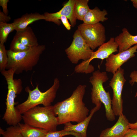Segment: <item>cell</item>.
Returning a JSON list of instances; mask_svg holds the SVG:
<instances>
[{
    "mask_svg": "<svg viewBox=\"0 0 137 137\" xmlns=\"http://www.w3.org/2000/svg\"><path fill=\"white\" fill-rule=\"evenodd\" d=\"M86 87L79 85L69 97L53 106L58 125L71 122L78 123L88 116L89 110L83 101Z\"/></svg>",
    "mask_w": 137,
    "mask_h": 137,
    "instance_id": "6da1fadb",
    "label": "cell"
},
{
    "mask_svg": "<svg viewBox=\"0 0 137 137\" xmlns=\"http://www.w3.org/2000/svg\"><path fill=\"white\" fill-rule=\"evenodd\" d=\"M1 73L7 81L8 90L6 108L3 119L10 126L17 125L22 119V115L15 106L14 101L16 95L22 91V81L20 79H14V71L13 69L5 70Z\"/></svg>",
    "mask_w": 137,
    "mask_h": 137,
    "instance_id": "7a4b0ae2",
    "label": "cell"
},
{
    "mask_svg": "<svg viewBox=\"0 0 137 137\" xmlns=\"http://www.w3.org/2000/svg\"><path fill=\"white\" fill-rule=\"evenodd\" d=\"M44 45L30 47L26 51L14 53L7 50L8 62L6 69H13L14 74H19L23 71H31L38 63L41 55L45 50Z\"/></svg>",
    "mask_w": 137,
    "mask_h": 137,
    "instance_id": "3957f363",
    "label": "cell"
},
{
    "mask_svg": "<svg viewBox=\"0 0 137 137\" xmlns=\"http://www.w3.org/2000/svg\"><path fill=\"white\" fill-rule=\"evenodd\" d=\"M24 123L49 131H57L58 119L53 106H36L22 114Z\"/></svg>",
    "mask_w": 137,
    "mask_h": 137,
    "instance_id": "277c9868",
    "label": "cell"
},
{
    "mask_svg": "<svg viewBox=\"0 0 137 137\" xmlns=\"http://www.w3.org/2000/svg\"><path fill=\"white\" fill-rule=\"evenodd\" d=\"M108 79L106 72L98 70L93 72L89 82L92 85L91 92L92 103L96 106L103 104L106 117L108 120L112 121L115 120V116L112 109V99L110 92H106L103 86V83Z\"/></svg>",
    "mask_w": 137,
    "mask_h": 137,
    "instance_id": "5b68a950",
    "label": "cell"
},
{
    "mask_svg": "<svg viewBox=\"0 0 137 137\" xmlns=\"http://www.w3.org/2000/svg\"><path fill=\"white\" fill-rule=\"evenodd\" d=\"M38 85L37 84L36 88L32 90L28 86L25 88V91L28 94V97L26 101L16 107L21 114L39 105L42 104L44 106L51 105L52 103L56 97L60 85V81L58 78H55L53 85L44 92L39 90Z\"/></svg>",
    "mask_w": 137,
    "mask_h": 137,
    "instance_id": "8992f818",
    "label": "cell"
},
{
    "mask_svg": "<svg viewBox=\"0 0 137 137\" xmlns=\"http://www.w3.org/2000/svg\"><path fill=\"white\" fill-rule=\"evenodd\" d=\"M118 45L115 41L114 38L111 37L109 40L99 46L98 49L92 54L90 58L87 61H83L75 67L76 73L87 74L94 71V68L90 64L91 61L95 59L103 60L106 59L111 54L118 52Z\"/></svg>",
    "mask_w": 137,
    "mask_h": 137,
    "instance_id": "52a82bcc",
    "label": "cell"
},
{
    "mask_svg": "<svg viewBox=\"0 0 137 137\" xmlns=\"http://www.w3.org/2000/svg\"><path fill=\"white\" fill-rule=\"evenodd\" d=\"M73 37L71 44L65 50L70 61L72 63L77 64L80 60H89L94 51L87 44L78 29Z\"/></svg>",
    "mask_w": 137,
    "mask_h": 137,
    "instance_id": "ba28073f",
    "label": "cell"
},
{
    "mask_svg": "<svg viewBox=\"0 0 137 137\" xmlns=\"http://www.w3.org/2000/svg\"><path fill=\"white\" fill-rule=\"evenodd\" d=\"M78 29L92 50L105 43L106 40L105 28L100 23L91 25L83 23L78 26Z\"/></svg>",
    "mask_w": 137,
    "mask_h": 137,
    "instance_id": "9c48e42d",
    "label": "cell"
},
{
    "mask_svg": "<svg viewBox=\"0 0 137 137\" xmlns=\"http://www.w3.org/2000/svg\"><path fill=\"white\" fill-rule=\"evenodd\" d=\"M124 70L121 67L113 75L109 84L113 91L111 101L112 110L115 115L119 116L123 114V100L122 93L126 81L124 77Z\"/></svg>",
    "mask_w": 137,
    "mask_h": 137,
    "instance_id": "30bf717a",
    "label": "cell"
},
{
    "mask_svg": "<svg viewBox=\"0 0 137 137\" xmlns=\"http://www.w3.org/2000/svg\"><path fill=\"white\" fill-rule=\"evenodd\" d=\"M137 52V44L116 54H112L106 59V71L113 75L124 63L135 57V54Z\"/></svg>",
    "mask_w": 137,
    "mask_h": 137,
    "instance_id": "8fae6325",
    "label": "cell"
},
{
    "mask_svg": "<svg viewBox=\"0 0 137 137\" xmlns=\"http://www.w3.org/2000/svg\"><path fill=\"white\" fill-rule=\"evenodd\" d=\"M75 0H69L63 5L62 8L59 11L54 13L45 12L44 15L46 19L45 20L52 22L58 25L61 24L59 21L62 16H65L70 22L71 26L74 27L76 23V19L74 13V6Z\"/></svg>",
    "mask_w": 137,
    "mask_h": 137,
    "instance_id": "7c38bea8",
    "label": "cell"
},
{
    "mask_svg": "<svg viewBox=\"0 0 137 137\" xmlns=\"http://www.w3.org/2000/svg\"><path fill=\"white\" fill-rule=\"evenodd\" d=\"M118 120L111 127L102 130L99 137H122L129 129V123L123 114L120 115Z\"/></svg>",
    "mask_w": 137,
    "mask_h": 137,
    "instance_id": "4fadbf2b",
    "label": "cell"
},
{
    "mask_svg": "<svg viewBox=\"0 0 137 137\" xmlns=\"http://www.w3.org/2000/svg\"><path fill=\"white\" fill-rule=\"evenodd\" d=\"M101 104L96 106L92 109L90 114L84 120L76 125L68 122L65 124L64 129L67 131H73L80 134L81 137H87V128L92 116L94 113L100 108Z\"/></svg>",
    "mask_w": 137,
    "mask_h": 137,
    "instance_id": "5bb4252c",
    "label": "cell"
},
{
    "mask_svg": "<svg viewBox=\"0 0 137 137\" xmlns=\"http://www.w3.org/2000/svg\"><path fill=\"white\" fill-rule=\"evenodd\" d=\"M45 19L46 18L44 14H41L37 12L26 13L20 18L15 19L12 23L15 30L17 31L24 30L29 24L36 21Z\"/></svg>",
    "mask_w": 137,
    "mask_h": 137,
    "instance_id": "9a60e30c",
    "label": "cell"
},
{
    "mask_svg": "<svg viewBox=\"0 0 137 137\" xmlns=\"http://www.w3.org/2000/svg\"><path fill=\"white\" fill-rule=\"evenodd\" d=\"M122 32L114 38L118 45L119 52L126 50L134 45L137 44V35H131L128 29L123 28Z\"/></svg>",
    "mask_w": 137,
    "mask_h": 137,
    "instance_id": "2e32d148",
    "label": "cell"
},
{
    "mask_svg": "<svg viewBox=\"0 0 137 137\" xmlns=\"http://www.w3.org/2000/svg\"><path fill=\"white\" fill-rule=\"evenodd\" d=\"M13 38L29 47L39 45L38 40L31 28L29 26L23 30L16 31Z\"/></svg>",
    "mask_w": 137,
    "mask_h": 137,
    "instance_id": "e0dca14e",
    "label": "cell"
},
{
    "mask_svg": "<svg viewBox=\"0 0 137 137\" xmlns=\"http://www.w3.org/2000/svg\"><path fill=\"white\" fill-rule=\"evenodd\" d=\"M108 14L107 11L104 9L101 10L97 7L90 9L84 17L83 20V23L87 24H94L104 22L108 20L106 17Z\"/></svg>",
    "mask_w": 137,
    "mask_h": 137,
    "instance_id": "ac0fdd59",
    "label": "cell"
},
{
    "mask_svg": "<svg viewBox=\"0 0 137 137\" xmlns=\"http://www.w3.org/2000/svg\"><path fill=\"white\" fill-rule=\"evenodd\" d=\"M18 125L24 137H45L48 132L45 130L34 127L25 123H20Z\"/></svg>",
    "mask_w": 137,
    "mask_h": 137,
    "instance_id": "d6986e66",
    "label": "cell"
},
{
    "mask_svg": "<svg viewBox=\"0 0 137 137\" xmlns=\"http://www.w3.org/2000/svg\"><path fill=\"white\" fill-rule=\"evenodd\" d=\"M89 0H75L74 8L75 16L77 19L82 21L90 9L88 5Z\"/></svg>",
    "mask_w": 137,
    "mask_h": 137,
    "instance_id": "ffe728a7",
    "label": "cell"
},
{
    "mask_svg": "<svg viewBox=\"0 0 137 137\" xmlns=\"http://www.w3.org/2000/svg\"><path fill=\"white\" fill-rule=\"evenodd\" d=\"M15 30L12 23L0 22V43L4 44L9 34Z\"/></svg>",
    "mask_w": 137,
    "mask_h": 137,
    "instance_id": "44dd1931",
    "label": "cell"
},
{
    "mask_svg": "<svg viewBox=\"0 0 137 137\" xmlns=\"http://www.w3.org/2000/svg\"><path fill=\"white\" fill-rule=\"evenodd\" d=\"M0 133L2 137H24L18 125L10 126L5 130L0 128Z\"/></svg>",
    "mask_w": 137,
    "mask_h": 137,
    "instance_id": "7402d4cb",
    "label": "cell"
},
{
    "mask_svg": "<svg viewBox=\"0 0 137 137\" xmlns=\"http://www.w3.org/2000/svg\"><path fill=\"white\" fill-rule=\"evenodd\" d=\"M7 50L4 44L0 43V71L5 70L8 62Z\"/></svg>",
    "mask_w": 137,
    "mask_h": 137,
    "instance_id": "603a6c76",
    "label": "cell"
},
{
    "mask_svg": "<svg viewBox=\"0 0 137 137\" xmlns=\"http://www.w3.org/2000/svg\"><path fill=\"white\" fill-rule=\"evenodd\" d=\"M30 48L23 45L18 40L13 38L9 50L14 53H19L27 51Z\"/></svg>",
    "mask_w": 137,
    "mask_h": 137,
    "instance_id": "cb8c5ba5",
    "label": "cell"
},
{
    "mask_svg": "<svg viewBox=\"0 0 137 137\" xmlns=\"http://www.w3.org/2000/svg\"><path fill=\"white\" fill-rule=\"evenodd\" d=\"M68 135H72L75 137H81L80 134L75 132L64 129L59 131H49L45 137H63Z\"/></svg>",
    "mask_w": 137,
    "mask_h": 137,
    "instance_id": "d4e9b609",
    "label": "cell"
},
{
    "mask_svg": "<svg viewBox=\"0 0 137 137\" xmlns=\"http://www.w3.org/2000/svg\"><path fill=\"white\" fill-rule=\"evenodd\" d=\"M130 77L131 79L129 80V83L131 85L134 84L135 82L137 83V71L134 70L130 74ZM135 97L137 98V91L135 96Z\"/></svg>",
    "mask_w": 137,
    "mask_h": 137,
    "instance_id": "484cf974",
    "label": "cell"
},
{
    "mask_svg": "<svg viewBox=\"0 0 137 137\" xmlns=\"http://www.w3.org/2000/svg\"><path fill=\"white\" fill-rule=\"evenodd\" d=\"M122 137H137V128H129Z\"/></svg>",
    "mask_w": 137,
    "mask_h": 137,
    "instance_id": "4316f807",
    "label": "cell"
},
{
    "mask_svg": "<svg viewBox=\"0 0 137 137\" xmlns=\"http://www.w3.org/2000/svg\"><path fill=\"white\" fill-rule=\"evenodd\" d=\"M8 0H0V6L3 9V12L5 14L8 15Z\"/></svg>",
    "mask_w": 137,
    "mask_h": 137,
    "instance_id": "83f0119b",
    "label": "cell"
},
{
    "mask_svg": "<svg viewBox=\"0 0 137 137\" xmlns=\"http://www.w3.org/2000/svg\"><path fill=\"white\" fill-rule=\"evenodd\" d=\"M60 20L67 30H70L71 29V26L69 23L67 18L66 16L63 15L61 16Z\"/></svg>",
    "mask_w": 137,
    "mask_h": 137,
    "instance_id": "f1b7e54d",
    "label": "cell"
},
{
    "mask_svg": "<svg viewBox=\"0 0 137 137\" xmlns=\"http://www.w3.org/2000/svg\"><path fill=\"white\" fill-rule=\"evenodd\" d=\"M11 19L10 16L4 14L3 11H0V22L4 23L9 21Z\"/></svg>",
    "mask_w": 137,
    "mask_h": 137,
    "instance_id": "f546056e",
    "label": "cell"
},
{
    "mask_svg": "<svg viewBox=\"0 0 137 137\" xmlns=\"http://www.w3.org/2000/svg\"><path fill=\"white\" fill-rule=\"evenodd\" d=\"M129 127L130 129H133L137 128V121L136 122L134 123H129Z\"/></svg>",
    "mask_w": 137,
    "mask_h": 137,
    "instance_id": "4dcf8cb0",
    "label": "cell"
},
{
    "mask_svg": "<svg viewBox=\"0 0 137 137\" xmlns=\"http://www.w3.org/2000/svg\"><path fill=\"white\" fill-rule=\"evenodd\" d=\"M133 6L137 9V0H131Z\"/></svg>",
    "mask_w": 137,
    "mask_h": 137,
    "instance_id": "1f68e13d",
    "label": "cell"
},
{
    "mask_svg": "<svg viewBox=\"0 0 137 137\" xmlns=\"http://www.w3.org/2000/svg\"><path fill=\"white\" fill-rule=\"evenodd\" d=\"M72 137L71 136V137Z\"/></svg>",
    "mask_w": 137,
    "mask_h": 137,
    "instance_id": "d6a6232c",
    "label": "cell"
}]
</instances>
